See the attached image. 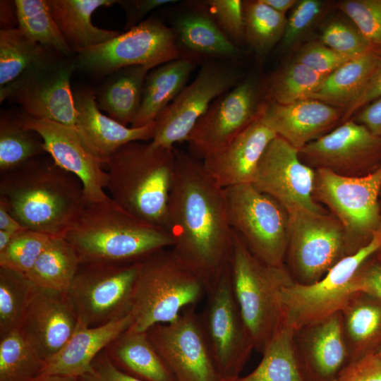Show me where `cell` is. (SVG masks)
Here are the masks:
<instances>
[{
	"label": "cell",
	"mask_w": 381,
	"mask_h": 381,
	"mask_svg": "<svg viewBox=\"0 0 381 381\" xmlns=\"http://www.w3.org/2000/svg\"><path fill=\"white\" fill-rule=\"evenodd\" d=\"M176 167L166 217L176 258L207 291L229 265L234 248L224 188L202 161L174 147Z\"/></svg>",
	"instance_id": "cell-1"
},
{
	"label": "cell",
	"mask_w": 381,
	"mask_h": 381,
	"mask_svg": "<svg viewBox=\"0 0 381 381\" xmlns=\"http://www.w3.org/2000/svg\"><path fill=\"white\" fill-rule=\"evenodd\" d=\"M1 175L0 202L26 229L64 237L85 207L80 180L52 159L37 157Z\"/></svg>",
	"instance_id": "cell-2"
},
{
	"label": "cell",
	"mask_w": 381,
	"mask_h": 381,
	"mask_svg": "<svg viewBox=\"0 0 381 381\" xmlns=\"http://www.w3.org/2000/svg\"><path fill=\"white\" fill-rule=\"evenodd\" d=\"M64 238L80 264H131L171 248L167 230L129 213L108 196L86 201L77 221Z\"/></svg>",
	"instance_id": "cell-3"
},
{
	"label": "cell",
	"mask_w": 381,
	"mask_h": 381,
	"mask_svg": "<svg viewBox=\"0 0 381 381\" xmlns=\"http://www.w3.org/2000/svg\"><path fill=\"white\" fill-rule=\"evenodd\" d=\"M104 167L109 198L138 218L165 229L176 167L174 147L131 142Z\"/></svg>",
	"instance_id": "cell-4"
},
{
	"label": "cell",
	"mask_w": 381,
	"mask_h": 381,
	"mask_svg": "<svg viewBox=\"0 0 381 381\" xmlns=\"http://www.w3.org/2000/svg\"><path fill=\"white\" fill-rule=\"evenodd\" d=\"M206 294L203 282L171 248L159 250L140 263L128 330L146 332L155 325L171 322Z\"/></svg>",
	"instance_id": "cell-5"
},
{
	"label": "cell",
	"mask_w": 381,
	"mask_h": 381,
	"mask_svg": "<svg viewBox=\"0 0 381 381\" xmlns=\"http://www.w3.org/2000/svg\"><path fill=\"white\" fill-rule=\"evenodd\" d=\"M229 268L254 350L262 353L283 324L279 293L292 278L285 265L274 267L258 260L234 232Z\"/></svg>",
	"instance_id": "cell-6"
},
{
	"label": "cell",
	"mask_w": 381,
	"mask_h": 381,
	"mask_svg": "<svg viewBox=\"0 0 381 381\" xmlns=\"http://www.w3.org/2000/svg\"><path fill=\"white\" fill-rule=\"evenodd\" d=\"M381 166L363 176L338 175L315 169L313 198L341 224L350 255L366 246L381 222Z\"/></svg>",
	"instance_id": "cell-7"
},
{
	"label": "cell",
	"mask_w": 381,
	"mask_h": 381,
	"mask_svg": "<svg viewBox=\"0 0 381 381\" xmlns=\"http://www.w3.org/2000/svg\"><path fill=\"white\" fill-rule=\"evenodd\" d=\"M232 231L262 262L284 265L289 243V216L285 208L252 183L224 188Z\"/></svg>",
	"instance_id": "cell-8"
},
{
	"label": "cell",
	"mask_w": 381,
	"mask_h": 381,
	"mask_svg": "<svg viewBox=\"0 0 381 381\" xmlns=\"http://www.w3.org/2000/svg\"><path fill=\"white\" fill-rule=\"evenodd\" d=\"M377 233L366 246L337 263L323 277L309 284L293 279L279 293L283 323L296 331L340 312L357 292L356 278L363 264L378 246Z\"/></svg>",
	"instance_id": "cell-9"
},
{
	"label": "cell",
	"mask_w": 381,
	"mask_h": 381,
	"mask_svg": "<svg viewBox=\"0 0 381 381\" xmlns=\"http://www.w3.org/2000/svg\"><path fill=\"white\" fill-rule=\"evenodd\" d=\"M199 313L202 331L220 381L240 376L253 344L234 291L229 265L207 291Z\"/></svg>",
	"instance_id": "cell-10"
},
{
	"label": "cell",
	"mask_w": 381,
	"mask_h": 381,
	"mask_svg": "<svg viewBox=\"0 0 381 381\" xmlns=\"http://www.w3.org/2000/svg\"><path fill=\"white\" fill-rule=\"evenodd\" d=\"M289 216L284 265L295 282L309 284L350 255L344 229L327 212L298 210Z\"/></svg>",
	"instance_id": "cell-11"
},
{
	"label": "cell",
	"mask_w": 381,
	"mask_h": 381,
	"mask_svg": "<svg viewBox=\"0 0 381 381\" xmlns=\"http://www.w3.org/2000/svg\"><path fill=\"white\" fill-rule=\"evenodd\" d=\"M140 263L80 264L68 290L79 323L98 327L130 314Z\"/></svg>",
	"instance_id": "cell-12"
},
{
	"label": "cell",
	"mask_w": 381,
	"mask_h": 381,
	"mask_svg": "<svg viewBox=\"0 0 381 381\" xmlns=\"http://www.w3.org/2000/svg\"><path fill=\"white\" fill-rule=\"evenodd\" d=\"M183 55L174 30L148 18L104 43L78 52L75 61L78 68L107 76L133 66L154 68Z\"/></svg>",
	"instance_id": "cell-13"
},
{
	"label": "cell",
	"mask_w": 381,
	"mask_h": 381,
	"mask_svg": "<svg viewBox=\"0 0 381 381\" xmlns=\"http://www.w3.org/2000/svg\"><path fill=\"white\" fill-rule=\"evenodd\" d=\"M71 59H56L50 56L0 88V102L9 100L19 104L25 114L32 118L75 129L78 112L71 78L78 66Z\"/></svg>",
	"instance_id": "cell-14"
},
{
	"label": "cell",
	"mask_w": 381,
	"mask_h": 381,
	"mask_svg": "<svg viewBox=\"0 0 381 381\" xmlns=\"http://www.w3.org/2000/svg\"><path fill=\"white\" fill-rule=\"evenodd\" d=\"M261 95L262 87L247 79L217 97L186 140L190 155L204 159L228 145L261 115L267 101Z\"/></svg>",
	"instance_id": "cell-15"
},
{
	"label": "cell",
	"mask_w": 381,
	"mask_h": 381,
	"mask_svg": "<svg viewBox=\"0 0 381 381\" xmlns=\"http://www.w3.org/2000/svg\"><path fill=\"white\" fill-rule=\"evenodd\" d=\"M239 78L229 66L217 62L204 64L193 82L158 115L151 142L173 147L176 143L186 141L212 102L236 85Z\"/></svg>",
	"instance_id": "cell-16"
},
{
	"label": "cell",
	"mask_w": 381,
	"mask_h": 381,
	"mask_svg": "<svg viewBox=\"0 0 381 381\" xmlns=\"http://www.w3.org/2000/svg\"><path fill=\"white\" fill-rule=\"evenodd\" d=\"M195 308L188 306L174 321L146 332L176 381H220Z\"/></svg>",
	"instance_id": "cell-17"
},
{
	"label": "cell",
	"mask_w": 381,
	"mask_h": 381,
	"mask_svg": "<svg viewBox=\"0 0 381 381\" xmlns=\"http://www.w3.org/2000/svg\"><path fill=\"white\" fill-rule=\"evenodd\" d=\"M315 169L302 162L298 150L277 135L268 145L252 184L280 203L288 214L326 211L313 198Z\"/></svg>",
	"instance_id": "cell-18"
},
{
	"label": "cell",
	"mask_w": 381,
	"mask_h": 381,
	"mask_svg": "<svg viewBox=\"0 0 381 381\" xmlns=\"http://www.w3.org/2000/svg\"><path fill=\"white\" fill-rule=\"evenodd\" d=\"M301 159L314 169L345 176H363L381 166V138L348 120L298 150Z\"/></svg>",
	"instance_id": "cell-19"
},
{
	"label": "cell",
	"mask_w": 381,
	"mask_h": 381,
	"mask_svg": "<svg viewBox=\"0 0 381 381\" xmlns=\"http://www.w3.org/2000/svg\"><path fill=\"white\" fill-rule=\"evenodd\" d=\"M78 322L68 291L36 286L18 332L46 363L66 344Z\"/></svg>",
	"instance_id": "cell-20"
},
{
	"label": "cell",
	"mask_w": 381,
	"mask_h": 381,
	"mask_svg": "<svg viewBox=\"0 0 381 381\" xmlns=\"http://www.w3.org/2000/svg\"><path fill=\"white\" fill-rule=\"evenodd\" d=\"M18 120L41 137L55 164L80 180L86 201L101 200L109 196L104 190L107 174L104 164L86 149L74 128L25 114Z\"/></svg>",
	"instance_id": "cell-21"
},
{
	"label": "cell",
	"mask_w": 381,
	"mask_h": 381,
	"mask_svg": "<svg viewBox=\"0 0 381 381\" xmlns=\"http://www.w3.org/2000/svg\"><path fill=\"white\" fill-rule=\"evenodd\" d=\"M294 344L300 366L318 381H334L350 362L340 312L295 331Z\"/></svg>",
	"instance_id": "cell-22"
},
{
	"label": "cell",
	"mask_w": 381,
	"mask_h": 381,
	"mask_svg": "<svg viewBox=\"0 0 381 381\" xmlns=\"http://www.w3.org/2000/svg\"><path fill=\"white\" fill-rule=\"evenodd\" d=\"M344 111L319 100L305 99L289 104L267 101L262 121L298 150L329 133Z\"/></svg>",
	"instance_id": "cell-23"
},
{
	"label": "cell",
	"mask_w": 381,
	"mask_h": 381,
	"mask_svg": "<svg viewBox=\"0 0 381 381\" xmlns=\"http://www.w3.org/2000/svg\"><path fill=\"white\" fill-rule=\"evenodd\" d=\"M74 100L78 112L75 130L86 149L104 166L124 145L153 138L155 121L138 128L124 126L102 113L92 91L77 92Z\"/></svg>",
	"instance_id": "cell-24"
},
{
	"label": "cell",
	"mask_w": 381,
	"mask_h": 381,
	"mask_svg": "<svg viewBox=\"0 0 381 381\" xmlns=\"http://www.w3.org/2000/svg\"><path fill=\"white\" fill-rule=\"evenodd\" d=\"M277 135L260 116L224 148L202 159L204 168L223 188L252 183L263 153Z\"/></svg>",
	"instance_id": "cell-25"
},
{
	"label": "cell",
	"mask_w": 381,
	"mask_h": 381,
	"mask_svg": "<svg viewBox=\"0 0 381 381\" xmlns=\"http://www.w3.org/2000/svg\"><path fill=\"white\" fill-rule=\"evenodd\" d=\"M132 324L131 314L98 327L78 325L63 348L45 363L40 376L80 377L89 370L95 357Z\"/></svg>",
	"instance_id": "cell-26"
},
{
	"label": "cell",
	"mask_w": 381,
	"mask_h": 381,
	"mask_svg": "<svg viewBox=\"0 0 381 381\" xmlns=\"http://www.w3.org/2000/svg\"><path fill=\"white\" fill-rule=\"evenodd\" d=\"M52 17L74 53L104 43L118 36V30L97 28L92 15L101 6L117 4L115 0H47Z\"/></svg>",
	"instance_id": "cell-27"
},
{
	"label": "cell",
	"mask_w": 381,
	"mask_h": 381,
	"mask_svg": "<svg viewBox=\"0 0 381 381\" xmlns=\"http://www.w3.org/2000/svg\"><path fill=\"white\" fill-rule=\"evenodd\" d=\"M195 66L194 58L183 54L150 70L144 83L139 111L131 126L138 128L155 121L186 87Z\"/></svg>",
	"instance_id": "cell-28"
},
{
	"label": "cell",
	"mask_w": 381,
	"mask_h": 381,
	"mask_svg": "<svg viewBox=\"0 0 381 381\" xmlns=\"http://www.w3.org/2000/svg\"><path fill=\"white\" fill-rule=\"evenodd\" d=\"M340 313L350 362L381 349V301L357 291Z\"/></svg>",
	"instance_id": "cell-29"
},
{
	"label": "cell",
	"mask_w": 381,
	"mask_h": 381,
	"mask_svg": "<svg viewBox=\"0 0 381 381\" xmlns=\"http://www.w3.org/2000/svg\"><path fill=\"white\" fill-rule=\"evenodd\" d=\"M113 364L143 381H176L146 332L125 331L104 349Z\"/></svg>",
	"instance_id": "cell-30"
},
{
	"label": "cell",
	"mask_w": 381,
	"mask_h": 381,
	"mask_svg": "<svg viewBox=\"0 0 381 381\" xmlns=\"http://www.w3.org/2000/svg\"><path fill=\"white\" fill-rule=\"evenodd\" d=\"M152 69L145 66H133L107 75L94 92L100 111L124 126H131L140 107L145 78Z\"/></svg>",
	"instance_id": "cell-31"
},
{
	"label": "cell",
	"mask_w": 381,
	"mask_h": 381,
	"mask_svg": "<svg viewBox=\"0 0 381 381\" xmlns=\"http://www.w3.org/2000/svg\"><path fill=\"white\" fill-rule=\"evenodd\" d=\"M381 63V54L370 52L353 58L325 76L308 99L345 111L360 96Z\"/></svg>",
	"instance_id": "cell-32"
},
{
	"label": "cell",
	"mask_w": 381,
	"mask_h": 381,
	"mask_svg": "<svg viewBox=\"0 0 381 381\" xmlns=\"http://www.w3.org/2000/svg\"><path fill=\"white\" fill-rule=\"evenodd\" d=\"M173 30L176 42L191 53L218 59H231L238 54L237 46L205 6L180 16Z\"/></svg>",
	"instance_id": "cell-33"
},
{
	"label": "cell",
	"mask_w": 381,
	"mask_h": 381,
	"mask_svg": "<svg viewBox=\"0 0 381 381\" xmlns=\"http://www.w3.org/2000/svg\"><path fill=\"white\" fill-rule=\"evenodd\" d=\"M294 334L295 330L283 323L256 368L232 381H306L296 355Z\"/></svg>",
	"instance_id": "cell-34"
},
{
	"label": "cell",
	"mask_w": 381,
	"mask_h": 381,
	"mask_svg": "<svg viewBox=\"0 0 381 381\" xmlns=\"http://www.w3.org/2000/svg\"><path fill=\"white\" fill-rule=\"evenodd\" d=\"M80 265L64 237H53L26 276L37 287L68 291Z\"/></svg>",
	"instance_id": "cell-35"
},
{
	"label": "cell",
	"mask_w": 381,
	"mask_h": 381,
	"mask_svg": "<svg viewBox=\"0 0 381 381\" xmlns=\"http://www.w3.org/2000/svg\"><path fill=\"white\" fill-rule=\"evenodd\" d=\"M50 56L46 48L18 27L0 30V88Z\"/></svg>",
	"instance_id": "cell-36"
},
{
	"label": "cell",
	"mask_w": 381,
	"mask_h": 381,
	"mask_svg": "<svg viewBox=\"0 0 381 381\" xmlns=\"http://www.w3.org/2000/svg\"><path fill=\"white\" fill-rule=\"evenodd\" d=\"M325 78V75L293 61L273 73L262 87L267 100L289 104L308 99Z\"/></svg>",
	"instance_id": "cell-37"
},
{
	"label": "cell",
	"mask_w": 381,
	"mask_h": 381,
	"mask_svg": "<svg viewBox=\"0 0 381 381\" xmlns=\"http://www.w3.org/2000/svg\"><path fill=\"white\" fill-rule=\"evenodd\" d=\"M45 153L43 140L36 132L23 127L18 119L1 116V174L17 169Z\"/></svg>",
	"instance_id": "cell-38"
},
{
	"label": "cell",
	"mask_w": 381,
	"mask_h": 381,
	"mask_svg": "<svg viewBox=\"0 0 381 381\" xmlns=\"http://www.w3.org/2000/svg\"><path fill=\"white\" fill-rule=\"evenodd\" d=\"M244 37L255 53L267 54L282 41L287 18L262 0L243 1Z\"/></svg>",
	"instance_id": "cell-39"
},
{
	"label": "cell",
	"mask_w": 381,
	"mask_h": 381,
	"mask_svg": "<svg viewBox=\"0 0 381 381\" xmlns=\"http://www.w3.org/2000/svg\"><path fill=\"white\" fill-rule=\"evenodd\" d=\"M18 28L44 47L70 58L74 53L54 21L47 0H16Z\"/></svg>",
	"instance_id": "cell-40"
},
{
	"label": "cell",
	"mask_w": 381,
	"mask_h": 381,
	"mask_svg": "<svg viewBox=\"0 0 381 381\" xmlns=\"http://www.w3.org/2000/svg\"><path fill=\"white\" fill-rule=\"evenodd\" d=\"M35 288L25 274L0 267V337L18 331Z\"/></svg>",
	"instance_id": "cell-41"
},
{
	"label": "cell",
	"mask_w": 381,
	"mask_h": 381,
	"mask_svg": "<svg viewBox=\"0 0 381 381\" xmlns=\"http://www.w3.org/2000/svg\"><path fill=\"white\" fill-rule=\"evenodd\" d=\"M44 365L18 331L0 337V381H32Z\"/></svg>",
	"instance_id": "cell-42"
},
{
	"label": "cell",
	"mask_w": 381,
	"mask_h": 381,
	"mask_svg": "<svg viewBox=\"0 0 381 381\" xmlns=\"http://www.w3.org/2000/svg\"><path fill=\"white\" fill-rule=\"evenodd\" d=\"M52 238L26 229L17 232L10 243L0 251V267L26 275Z\"/></svg>",
	"instance_id": "cell-43"
},
{
	"label": "cell",
	"mask_w": 381,
	"mask_h": 381,
	"mask_svg": "<svg viewBox=\"0 0 381 381\" xmlns=\"http://www.w3.org/2000/svg\"><path fill=\"white\" fill-rule=\"evenodd\" d=\"M339 8L353 23L370 44L381 54V0H344Z\"/></svg>",
	"instance_id": "cell-44"
},
{
	"label": "cell",
	"mask_w": 381,
	"mask_h": 381,
	"mask_svg": "<svg viewBox=\"0 0 381 381\" xmlns=\"http://www.w3.org/2000/svg\"><path fill=\"white\" fill-rule=\"evenodd\" d=\"M327 3L320 0L298 1L290 14L282 39V47L294 46L321 18Z\"/></svg>",
	"instance_id": "cell-45"
},
{
	"label": "cell",
	"mask_w": 381,
	"mask_h": 381,
	"mask_svg": "<svg viewBox=\"0 0 381 381\" xmlns=\"http://www.w3.org/2000/svg\"><path fill=\"white\" fill-rule=\"evenodd\" d=\"M322 43L346 56L357 57L373 52L370 44L355 27L341 21L327 24L321 34Z\"/></svg>",
	"instance_id": "cell-46"
},
{
	"label": "cell",
	"mask_w": 381,
	"mask_h": 381,
	"mask_svg": "<svg viewBox=\"0 0 381 381\" xmlns=\"http://www.w3.org/2000/svg\"><path fill=\"white\" fill-rule=\"evenodd\" d=\"M202 3L234 44L237 46L245 40L243 1L209 0Z\"/></svg>",
	"instance_id": "cell-47"
},
{
	"label": "cell",
	"mask_w": 381,
	"mask_h": 381,
	"mask_svg": "<svg viewBox=\"0 0 381 381\" xmlns=\"http://www.w3.org/2000/svg\"><path fill=\"white\" fill-rule=\"evenodd\" d=\"M353 58L356 57L340 54L322 42H310L298 50L294 61L327 76Z\"/></svg>",
	"instance_id": "cell-48"
},
{
	"label": "cell",
	"mask_w": 381,
	"mask_h": 381,
	"mask_svg": "<svg viewBox=\"0 0 381 381\" xmlns=\"http://www.w3.org/2000/svg\"><path fill=\"white\" fill-rule=\"evenodd\" d=\"M334 381H381V357L374 353L350 362Z\"/></svg>",
	"instance_id": "cell-49"
},
{
	"label": "cell",
	"mask_w": 381,
	"mask_h": 381,
	"mask_svg": "<svg viewBox=\"0 0 381 381\" xmlns=\"http://www.w3.org/2000/svg\"><path fill=\"white\" fill-rule=\"evenodd\" d=\"M78 381H143L116 367L104 350L94 359L90 368L78 377Z\"/></svg>",
	"instance_id": "cell-50"
},
{
	"label": "cell",
	"mask_w": 381,
	"mask_h": 381,
	"mask_svg": "<svg viewBox=\"0 0 381 381\" xmlns=\"http://www.w3.org/2000/svg\"><path fill=\"white\" fill-rule=\"evenodd\" d=\"M356 285L357 291L366 293L381 301V262L374 255L359 269Z\"/></svg>",
	"instance_id": "cell-51"
},
{
	"label": "cell",
	"mask_w": 381,
	"mask_h": 381,
	"mask_svg": "<svg viewBox=\"0 0 381 381\" xmlns=\"http://www.w3.org/2000/svg\"><path fill=\"white\" fill-rule=\"evenodd\" d=\"M177 2L174 0H128L118 1L125 11L126 16V30L136 26L152 11L168 4Z\"/></svg>",
	"instance_id": "cell-52"
},
{
	"label": "cell",
	"mask_w": 381,
	"mask_h": 381,
	"mask_svg": "<svg viewBox=\"0 0 381 381\" xmlns=\"http://www.w3.org/2000/svg\"><path fill=\"white\" fill-rule=\"evenodd\" d=\"M381 97V63L358 99L344 113L341 120L348 121L361 109Z\"/></svg>",
	"instance_id": "cell-53"
},
{
	"label": "cell",
	"mask_w": 381,
	"mask_h": 381,
	"mask_svg": "<svg viewBox=\"0 0 381 381\" xmlns=\"http://www.w3.org/2000/svg\"><path fill=\"white\" fill-rule=\"evenodd\" d=\"M352 120L381 138V97L361 109Z\"/></svg>",
	"instance_id": "cell-54"
},
{
	"label": "cell",
	"mask_w": 381,
	"mask_h": 381,
	"mask_svg": "<svg viewBox=\"0 0 381 381\" xmlns=\"http://www.w3.org/2000/svg\"><path fill=\"white\" fill-rule=\"evenodd\" d=\"M1 30H9L18 27L17 8L15 1H0Z\"/></svg>",
	"instance_id": "cell-55"
},
{
	"label": "cell",
	"mask_w": 381,
	"mask_h": 381,
	"mask_svg": "<svg viewBox=\"0 0 381 381\" xmlns=\"http://www.w3.org/2000/svg\"><path fill=\"white\" fill-rule=\"evenodd\" d=\"M25 229L8 212L5 205L0 202V230L18 232Z\"/></svg>",
	"instance_id": "cell-56"
},
{
	"label": "cell",
	"mask_w": 381,
	"mask_h": 381,
	"mask_svg": "<svg viewBox=\"0 0 381 381\" xmlns=\"http://www.w3.org/2000/svg\"><path fill=\"white\" fill-rule=\"evenodd\" d=\"M265 4L274 11L285 15L286 13L294 6L298 1L296 0H262Z\"/></svg>",
	"instance_id": "cell-57"
},
{
	"label": "cell",
	"mask_w": 381,
	"mask_h": 381,
	"mask_svg": "<svg viewBox=\"0 0 381 381\" xmlns=\"http://www.w3.org/2000/svg\"><path fill=\"white\" fill-rule=\"evenodd\" d=\"M32 381H78V377L68 375H49L39 376Z\"/></svg>",
	"instance_id": "cell-58"
},
{
	"label": "cell",
	"mask_w": 381,
	"mask_h": 381,
	"mask_svg": "<svg viewBox=\"0 0 381 381\" xmlns=\"http://www.w3.org/2000/svg\"><path fill=\"white\" fill-rule=\"evenodd\" d=\"M16 233L11 231L0 230V251L3 250L10 243Z\"/></svg>",
	"instance_id": "cell-59"
},
{
	"label": "cell",
	"mask_w": 381,
	"mask_h": 381,
	"mask_svg": "<svg viewBox=\"0 0 381 381\" xmlns=\"http://www.w3.org/2000/svg\"><path fill=\"white\" fill-rule=\"evenodd\" d=\"M377 235L379 236V240H380V242H379V246L374 254V256L379 260L381 262V222H380V226H379V229H378V231H377Z\"/></svg>",
	"instance_id": "cell-60"
},
{
	"label": "cell",
	"mask_w": 381,
	"mask_h": 381,
	"mask_svg": "<svg viewBox=\"0 0 381 381\" xmlns=\"http://www.w3.org/2000/svg\"><path fill=\"white\" fill-rule=\"evenodd\" d=\"M380 357H381V349L376 353Z\"/></svg>",
	"instance_id": "cell-61"
},
{
	"label": "cell",
	"mask_w": 381,
	"mask_h": 381,
	"mask_svg": "<svg viewBox=\"0 0 381 381\" xmlns=\"http://www.w3.org/2000/svg\"><path fill=\"white\" fill-rule=\"evenodd\" d=\"M380 205H381V192H380Z\"/></svg>",
	"instance_id": "cell-62"
}]
</instances>
